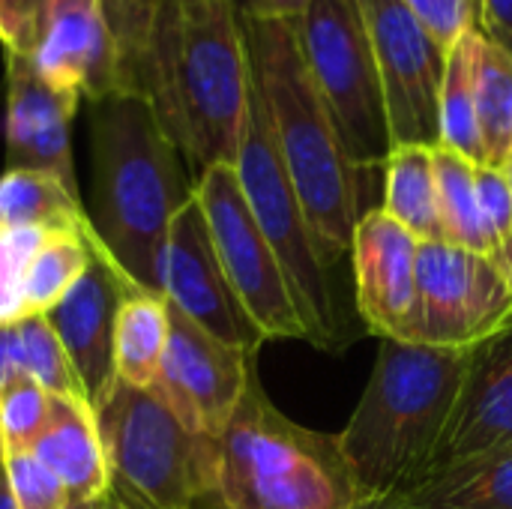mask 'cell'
<instances>
[{
	"instance_id": "cell-23",
	"label": "cell",
	"mask_w": 512,
	"mask_h": 509,
	"mask_svg": "<svg viewBox=\"0 0 512 509\" xmlns=\"http://www.w3.org/2000/svg\"><path fill=\"white\" fill-rule=\"evenodd\" d=\"M483 30L465 33L447 51V69L441 84V108H438V147L465 156L474 165H486L480 120H477V63Z\"/></svg>"
},
{
	"instance_id": "cell-11",
	"label": "cell",
	"mask_w": 512,
	"mask_h": 509,
	"mask_svg": "<svg viewBox=\"0 0 512 509\" xmlns=\"http://www.w3.org/2000/svg\"><path fill=\"white\" fill-rule=\"evenodd\" d=\"M372 39L393 147H438V108L447 48L423 27L405 0H360Z\"/></svg>"
},
{
	"instance_id": "cell-5",
	"label": "cell",
	"mask_w": 512,
	"mask_h": 509,
	"mask_svg": "<svg viewBox=\"0 0 512 509\" xmlns=\"http://www.w3.org/2000/svg\"><path fill=\"white\" fill-rule=\"evenodd\" d=\"M360 501L339 438L288 420L252 375L234 417L213 441V509H354ZM198 504V507H201Z\"/></svg>"
},
{
	"instance_id": "cell-28",
	"label": "cell",
	"mask_w": 512,
	"mask_h": 509,
	"mask_svg": "<svg viewBox=\"0 0 512 509\" xmlns=\"http://www.w3.org/2000/svg\"><path fill=\"white\" fill-rule=\"evenodd\" d=\"M18 327V351H21V372L24 378H33L39 387H45L51 396H84L81 381L69 363L66 348L60 345L51 321L45 315L24 318Z\"/></svg>"
},
{
	"instance_id": "cell-12",
	"label": "cell",
	"mask_w": 512,
	"mask_h": 509,
	"mask_svg": "<svg viewBox=\"0 0 512 509\" xmlns=\"http://www.w3.org/2000/svg\"><path fill=\"white\" fill-rule=\"evenodd\" d=\"M159 294L231 348L258 354L267 342L222 270L198 198H192L171 222L159 252Z\"/></svg>"
},
{
	"instance_id": "cell-9",
	"label": "cell",
	"mask_w": 512,
	"mask_h": 509,
	"mask_svg": "<svg viewBox=\"0 0 512 509\" xmlns=\"http://www.w3.org/2000/svg\"><path fill=\"white\" fill-rule=\"evenodd\" d=\"M213 249L243 309L264 339H306L288 276L255 222L234 165H213L195 180Z\"/></svg>"
},
{
	"instance_id": "cell-36",
	"label": "cell",
	"mask_w": 512,
	"mask_h": 509,
	"mask_svg": "<svg viewBox=\"0 0 512 509\" xmlns=\"http://www.w3.org/2000/svg\"><path fill=\"white\" fill-rule=\"evenodd\" d=\"M240 15H261V18H288L297 21L309 0H237Z\"/></svg>"
},
{
	"instance_id": "cell-25",
	"label": "cell",
	"mask_w": 512,
	"mask_h": 509,
	"mask_svg": "<svg viewBox=\"0 0 512 509\" xmlns=\"http://www.w3.org/2000/svg\"><path fill=\"white\" fill-rule=\"evenodd\" d=\"M93 225L81 228H57L48 231L42 246L33 252L24 282H21V315L36 318L48 315L66 294L69 288L84 276L93 258V243H90Z\"/></svg>"
},
{
	"instance_id": "cell-35",
	"label": "cell",
	"mask_w": 512,
	"mask_h": 509,
	"mask_svg": "<svg viewBox=\"0 0 512 509\" xmlns=\"http://www.w3.org/2000/svg\"><path fill=\"white\" fill-rule=\"evenodd\" d=\"M480 30L512 54V0H480Z\"/></svg>"
},
{
	"instance_id": "cell-37",
	"label": "cell",
	"mask_w": 512,
	"mask_h": 509,
	"mask_svg": "<svg viewBox=\"0 0 512 509\" xmlns=\"http://www.w3.org/2000/svg\"><path fill=\"white\" fill-rule=\"evenodd\" d=\"M66 509H144V507H141V504H135L132 498H126L117 486H111V492H105L102 498L78 501V504H69Z\"/></svg>"
},
{
	"instance_id": "cell-24",
	"label": "cell",
	"mask_w": 512,
	"mask_h": 509,
	"mask_svg": "<svg viewBox=\"0 0 512 509\" xmlns=\"http://www.w3.org/2000/svg\"><path fill=\"white\" fill-rule=\"evenodd\" d=\"M90 216L81 195L60 177L33 168H6L0 174V225L6 228H81Z\"/></svg>"
},
{
	"instance_id": "cell-21",
	"label": "cell",
	"mask_w": 512,
	"mask_h": 509,
	"mask_svg": "<svg viewBox=\"0 0 512 509\" xmlns=\"http://www.w3.org/2000/svg\"><path fill=\"white\" fill-rule=\"evenodd\" d=\"M399 498L417 509H512V450L435 468Z\"/></svg>"
},
{
	"instance_id": "cell-38",
	"label": "cell",
	"mask_w": 512,
	"mask_h": 509,
	"mask_svg": "<svg viewBox=\"0 0 512 509\" xmlns=\"http://www.w3.org/2000/svg\"><path fill=\"white\" fill-rule=\"evenodd\" d=\"M354 509H417L411 507L405 498H372V501H357Z\"/></svg>"
},
{
	"instance_id": "cell-4",
	"label": "cell",
	"mask_w": 512,
	"mask_h": 509,
	"mask_svg": "<svg viewBox=\"0 0 512 509\" xmlns=\"http://www.w3.org/2000/svg\"><path fill=\"white\" fill-rule=\"evenodd\" d=\"M468 351L381 339L363 399L336 435L360 501L399 498L435 468Z\"/></svg>"
},
{
	"instance_id": "cell-7",
	"label": "cell",
	"mask_w": 512,
	"mask_h": 509,
	"mask_svg": "<svg viewBox=\"0 0 512 509\" xmlns=\"http://www.w3.org/2000/svg\"><path fill=\"white\" fill-rule=\"evenodd\" d=\"M111 483L144 509H198L213 441L195 435L153 387L114 384L96 405Z\"/></svg>"
},
{
	"instance_id": "cell-29",
	"label": "cell",
	"mask_w": 512,
	"mask_h": 509,
	"mask_svg": "<svg viewBox=\"0 0 512 509\" xmlns=\"http://www.w3.org/2000/svg\"><path fill=\"white\" fill-rule=\"evenodd\" d=\"M51 414V393L33 378H15L0 390V453L33 450Z\"/></svg>"
},
{
	"instance_id": "cell-32",
	"label": "cell",
	"mask_w": 512,
	"mask_h": 509,
	"mask_svg": "<svg viewBox=\"0 0 512 509\" xmlns=\"http://www.w3.org/2000/svg\"><path fill=\"white\" fill-rule=\"evenodd\" d=\"M51 18V0H0L3 54L33 57Z\"/></svg>"
},
{
	"instance_id": "cell-20",
	"label": "cell",
	"mask_w": 512,
	"mask_h": 509,
	"mask_svg": "<svg viewBox=\"0 0 512 509\" xmlns=\"http://www.w3.org/2000/svg\"><path fill=\"white\" fill-rule=\"evenodd\" d=\"M171 336V306L159 291L132 288L114 327V378L129 387H153Z\"/></svg>"
},
{
	"instance_id": "cell-8",
	"label": "cell",
	"mask_w": 512,
	"mask_h": 509,
	"mask_svg": "<svg viewBox=\"0 0 512 509\" xmlns=\"http://www.w3.org/2000/svg\"><path fill=\"white\" fill-rule=\"evenodd\" d=\"M297 36L348 159L360 171L384 168L393 135L360 0H309Z\"/></svg>"
},
{
	"instance_id": "cell-16",
	"label": "cell",
	"mask_w": 512,
	"mask_h": 509,
	"mask_svg": "<svg viewBox=\"0 0 512 509\" xmlns=\"http://www.w3.org/2000/svg\"><path fill=\"white\" fill-rule=\"evenodd\" d=\"M6 69V168H33L60 177L78 192L72 159L75 96L51 87L33 66V57L3 54ZM81 195V192H78Z\"/></svg>"
},
{
	"instance_id": "cell-18",
	"label": "cell",
	"mask_w": 512,
	"mask_h": 509,
	"mask_svg": "<svg viewBox=\"0 0 512 509\" xmlns=\"http://www.w3.org/2000/svg\"><path fill=\"white\" fill-rule=\"evenodd\" d=\"M33 66L51 87L90 105L123 93L120 51L93 0L66 3L51 12Z\"/></svg>"
},
{
	"instance_id": "cell-42",
	"label": "cell",
	"mask_w": 512,
	"mask_h": 509,
	"mask_svg": "<svg viewBox=\"0 0 512 509\" xmlns=\"http://www.w3.org/2000/svg\"><path fill=\"white\" fill-rule=\"evenodd\" d=\"M66 3H78V0H51V12H54L57 6H66Z\"/></svg>"
},
{
	"instance_id": "cell-39",
	"label": "cell",
	"mask_w": 512,
	"mask_h": 509,
	"mask_svg": "<svg viewBox=\"0 0 512 509\" xmlns=\"http://www.w3.org/2000/svg\"><path fill=\"white\" fill-rule=\"evenodd\" d=\"M495 261H498V267L504 270V276H507V282H510L512 288V231L510 237L501 243V249L495 252Z\"/></svg>"
},
{
	"instance_id": "cell-19",
	"label": "cell",
	"mask_w": 512,
	"mask_h": 509,
	"mask_svg": "<svg viewBox=\"0 0 512 509\" xmlns=\"http://www.w3.org/2000/svg\"><path fill=\"white\" fill-rule=\"evenodd\" d=\"M33 453L57 474L72 504L102 498L114 486L96 411L81 396H51V414Z\"/></svg>"
},
{
	"instance_id": "cell-41",
	"label": "cell",
	"mask_w": 512,
	"mask_h": 509,
	"mask_svg": "<svg viewBox=\"0 0 512 509\" xmlns=\"http://www.w3.org/2000/svg\"><path fill=\"white\" fill-rule=\"evenodd\" d=\"M501 171L507 174V180H510V186H512V156H510V159H507V165H504Z\"/></svg>"
},
{
	"instance_id": "cell-2",
	"label": "cell",
	"mask_w": 512,
	"mask_h": 509,
	"mask_svg": "<svg viewBox=\"0 0 512 509\" xmlns=\"http://www.w3.org/2000/svg\"><path fill=\"white\" fill-rule=\"evenodd\" d=\"M90 225L102 249L138 288L159 291V252L195 177L141 93L90 105Z\"/></svg>"
},
{
	"instance_id": "cell-26",
	"label": "cell",
	"mask_w": 512,
	"mask_h": 509,
	"mask_svg": "<svg viewBox=\"0 0 512 509\" xmlns=\"http://www.w3.org/2000/svg\"><path fill=\"white\" fill-rule=\"evenodd\" d=\"M435 180H438V210H441V228L444 243L492 255L483 216H480V198H477V165L465 156L435 147Z\"/></svg>"
},
{
	"instance_id": "cell-17",
	"label": "cell",
	"mask_w": 512,
	"mask_h": 509,
	"mask_svg": "<svg viewBox=\"0 0 512 509\" xmlns=\"http://www.w3.org/2000/svg\"><path fill=\"white\" fill-rule=\"evenodd\" d=\"M501 450H512V318L468 351V369L435 468Z\"/></svg>"
},
{
	"instance_id": "cell-6",
	"label": "cell",
	"mask_w": 512,
	"mask_h": 509,
	"mask_svg": "<svg viewBox=\"0 0 512 509\" xmlns=\"http://www.w3.org/2000/svg\"><path fill=\"white\" fill-rule=\"evenodd\" d=\"M234 171L240 180V189L246 195V204L261 225L264 237L270 240L303 330L306 342L330 351L339 339V315H336V294L330 285V264L321 252V243L309 225V216L297 198V189L288 177V168L282 162L267 105L252 81L249 87V105H246V123L234 159Z\"/></svg>"
},
{
	"instance_id": "cell-27",
	"label": "cell",
	"mask_w": 512,
	"mask_h": 509,
	"mask_svg": "<svg viewBox=\"0 0 512 509\" xmlns=\"http://www.w3.org/2000/svg\"><path fill=\"white\" fill-rule=\"evenodd\" d=\"M477 120L489 168L512 156V54L483 36L477 63Z\"/></svg>"
},
{
	"instance_id": "cell-13",
	"label": "cell",
	"mask_w": 512,
	"mask_h": 509,
	"mask_svg": "<svg viewBox=\"0 0 512 509\" xmlns=\"http://www.w3.org/2000/svg\"><path fill=\"white\" fill-rule=\"evenodd\" d=\"M252 375L255 354L219 342L171 306V336L153 390L195 435H222Z\"/></svg>"
},
{
	"instance_id": "cell-1",
	"label": "cell",
	"mask_w": 512,
	"mask_h": 509,
	"mask_svg": "<svg viewBox=\"0 0 512 509\" xmlns=\"http://www.w3.org/2000/svg\"><path fill=\"white\" fill-rule=\"evenodd\" d=\"M252 69L237 0H156L135 93H141L198 180L234 165Z\"/></svg>"
},
{
	"instance_id": "cell-31",
	"label": "cell",
	"mask_w": 512,
	"mask_h": 509,
	"mask_svg": "<svg viewBox=\"0 0 512 509\" xmlns=\"http://www.w3.org/2000/svg\"><path fill=\"white\" fill-rule=\"evenodd\" d=\"M48 237L45 228H6L0 225V327L24 321L21 282L33 252Z\"/></svg>"
},
{
	"instance_id": "cell-33",
	"label": "cell",
	"mask_w": 512,
	"mask_h": 509,
	"mask_svg": "<svg viewBox=\"0 0 512 509\" xmlns=\"http://www.w3.org/2000/svg\"><path fill=\"white\" fill-rule=\"evenodd\" d=\"M405 3L447 51L465 33L480 27V0H405Z\"/></svg>"
},
{
	"instance_id": "cell-10",
	"label": "cell",
	"mask_w": 512,
	"mask_h": 509,
	"mask_svg": "<svg viewBox=\"0 0 512 509\" xmlns=\"http://www.w3.org/2000/svg\"><path fill=\"white\" fill-rule=\"evenodd\" d=\"M512 318V288L492 255L420 243L417 345L468 351Z\"/></svg>"
},
{
	"instance_id": "cell-34",
	"label": "cell",
	"mask_w": 512,
	"mask_h": 509,
	"mask_svg": "<svg viewBox=\"0 0 512 509\" xmlns=\"http://www.w3.org/2000/svg\"><path fill=\"white\" fill-rule=\"evenodd\" d=\"M477 198L492 258L512 231V186L501 168L477 165Z\"/></svg>"
},
{
	"instance_id": "cell-22",
	"label": "cell",
	"mask_w": 512,
	"mask_h": 509,
	"mask_svg": "<svg viewBox=\"0 0 512 509\" xmlns=\"http://www.w3.org/2000/svg\"><path fill=\"white\" fill-rule=\"evenodd\" d=\"M432 150L435 147L423 144H396L384 162L381 210L408 228L420 243H444Z\"/></svg>"
},
{
	"instance_id": "cell-15",
	"label": "cell",
	"mask_w": 512,
	"mask_h": 509,
	"mask_svg": "<svg viewBox=\"0 0 512 509\" xmlns=\"http://www.w3.org/2000/svg\"><path fill=\"white\" fill-rule=\"evenodd\" d=\"M93 258L84 276L69 288V294L45 315L69 354V363L81 381L87 402L102 405V399L117 384L114 378V327L120 303L135 282L114 264V258L102 249L96 234H90Z\"/></svg>"
},
{
	"instance_id": "cell-3",
	"label": "cell",
	"mask_w": 512,
	"mask_h": 509,
	"mask_svg": "<svg viewBox=\"0 0 512 509\" xmlns=\"http://www.w3.org/2000/svg\"><path fill=\"white\" fill-rule=\"evenodd\" d=\"M240 18L252 81L267 105L282 162L321 252L333 267L351 252L354 228L363 216L360 168L348 159L336 123L309 75L297 21L261 15Z\"/></svg>"
},
{
	"instance_id": "cell-14",
	"label": "cell",
	"mask_w": 512,
	"mask_h": 509,
	"mask_svg": "<svg viewBox=\"0 0 512 509\" xmlns=\"http://www.w3.org/2000/svg\"><path fill=\"white\" fill-rule=\"evenodd\" d=\"M417 255L420 240L381 207L360 216L351 240L357 309L381 339L417 345Z\"/></svg>"
},
{
	"instance_id": "cell-40",
	"label": "cell",
	"mask_w": 512,
	"mask_h": 509,
	"mask_svg": "<svg viewBox=\"0 0 512 509\" xmlns=\"http://www.w3.org/2000/svg\"><path fill=\"white\" fill-rule=\"evenodd\" d=\"M0 509H15L12 495H9V486H6V477H3V465H0Z\"/></svg>"
},
{
	"instance_id": "cell-30",
	"label": "cell",
	"mask_w": 512,
	"mask_h": 509,
	"mask_svg": "<svg viewBox=\"0 0 512 509\" xmlns=\"http://www.w3.org/2000/svg\"><path fill=\"white\" fill-rule=\"evenodd\" d=\"M0 465L15 509H66L72 504L66 486L36 459L33 450L0 453Z\"/></svg>"
}]
</instances>
